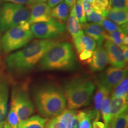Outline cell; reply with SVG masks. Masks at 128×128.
<instances>
[{
	"label": "cell",
	"mask_w": 128,
	"mask_h": 128,
	"mask_svg": "<svg viewBox=\"0 0 128 128\" xmlns=\"http://www.w3.org/2000/svg\"><path fill=\"white\" fill-rule=\"evenodd\" d=\"M103 18L104 17L102 14L94 10L93 9L92 10V12H90V14L86 16L87 21L92 23L100 24Z\"/></svg>",
	"instance_id": "33"
},
{
	"label": "cell",
	"mask_w": 128,
	"mask_h": 128,
	"mask_svg": "<svg viewBox=\"0 0 128 128\" xmlns=\"http://www.w3.org/2000/svg\"><path fill=\"white\" fill-rule=\"evenodd\" d=\"M1 33H0V52H1Z\"/></svg>",
	"instance_id": "45"
},
{
	"label": "cell",
	"mask_w": 128,
	"mask_h": 128,
	"mask_svg": "<svg viewBox=\"0 0 128 128\" xmlns=\"http://www.w3.org/2000/svg\"><path fill=\"white\" fill-rule=\"evenodd\" d=\"M47 120L38 115H34L19 123L17 128H44Z\"/></svg>",
	"instance_id": "23"
},
{
	"label": "cell",
	"mask_w": 128,
	"mask_h": 128,
	"mask_svg": "<svg viewBox=\"0 0 128 128\" xmlns=\"http://www.w3.org/2000/svg\"><path fill=\"white\" fill-rule=\"evenodd\" d=\"M108 64V55L105 48L102 46H97L94 51L90 66L94 72L103 71Z\"/></svg>",
	"instance_id": "14"
},
{
	"label": "cell",
	"mask_w": 128,
	"mask_h": 128,
	"mask_svg": "<svg viewBox=\"0 0 128 128\" xmlns=\"http://www.w3.org/2000/svg\"><path fill=\"white\" fill-rule=\"evenodd\" d=\"M39 66L44 71L75 69L76 60L72 45L68 42H58L41 59Z\"/></svg>",
	"instance_id": "3"
},
{
	"label": "cell",
	"mask_w": 128,
	"mask_h": 128,
	"mask_svg": "<svg viewBox=\"0 0 128 128\" xmlns=\"http://www.w3.org/2000/svg\"><path fill=\"white\" fill-rule=\"evenodd\" d=\"M100 112L105 125L109 128L111 122V107H110V97L109 96H106L101 105Z\"/></svg>",
	"instance_id": "25"
},
{
	"label": "cell",
	"mask_w": 128,
	"mask_h": 128,
	"mask_svg": "<svg viewBox=\"0 0 128 128\" xmlns=\"http://www.w3.org/2000/svg\"><path fill=\"white\" fill-rule=\"evenodd\" d=\"M76 116L80 120L79 128H92L93 122L99 119L94 110L79 111L76 112Z\"/></svg>",
	"instance_id": "18"
},
{
	"label": "cell",
	"mask_w": 128,
	"mask_h": 128,
	"mask_svg": "<svg viewBox=\"0 0 128 128\" xmlns=\"http://www.w3.org/2000/svg\"><path fill=\"white\" fill-rule=\"evenodd\" d=\"M2 128H12L9 125V124H8L7 122H6L4 124V126H3Z\"/></svg>",
	"instance_id": "43"
},
{
	"label": "cell",
	"mask_w": 128,
	"mask_h": 128,
	"mask_svg": "<svg viewBox=\"0 0 128 128\" xmlns=\"http://www.w3.org/2000/svg\"><path fill=\"white\" fill-rule=\"evenodd\" d=\"M110 92L108 89L100 84H97V89L94 97V111L99 119L100 115V108L102 102L106 96H109Z\"/></svg>",
	"instance_id": "21"
},
{
	"label": "cell",
	"mask_w": 128,
	"mask_h": 128,
	"mask_svg": "<svg viewBox=\"0 0 128 128\" xmlns=\"http://www.w3.org/2000/svg\"><path fill=\"white\" fill-rule=\"evenodd\" d=\"M80 127V120L78 119V116H76H76H74L70 128H79Z\"/></svg>",
	"instance_id": "38"
},
{
	"label": "cell",
	"mask_w": 128,
	"mask_h": 128,
	"mask_svg": "<svg viewBox=\"0 0 128 128\" xmlns=\"http://www.w3.org/2000/svg\"><path fill=\"white\" fill-rule=\"evenodd\" d=\"M33 100L40 114L46 118L59 115L66 104L61 89L50 83L36 87L33 92Z\"/></svg>",
	"instance_id": "2"
},
{
	"label": "cell",
	"mask_w": 128,
	"mask_h": 128,
	"mask_svg": "<svg viewBox=\"0 0 128 128\" xmlns=\"http://www.w3.org/2000/svg\"><path fill=\"white\" fill-rule=\"evenodd\" d=\"M122 50L123 55L124 58V60H125L126 62H128V46H124V47L121 48Z\"/></svg>",
	"instance_id": "41"
},
{
	"label": "cell",
	"mask_w": 128,
	"mask_h": 128,
	"mask_svg": "<svg viewBox=\"0 0 128 128\" xmlns=\"http://www.w3.org/2000/svg\"><path fill=\"white\" fill-rule=\"evenodd\" d=\"M93 52L91 51L84 50L79 53V60L81 61H87L90 64L91 61Z\"/></svg>",
	"instance_id": "34"
},
{
	"label": "cell",
	"mask_w": 128,
	"mask_h": 128,
	"mask_svg": "<svg viewBox=\"0 0 128 128\" xmlns=\"http://www.w3.org/2000/svg\"><path fill=\"white\" fill-rule=\"evenodd\" d=\"M28 8L23 5L7 2L2 5L0 10V30L6 32L30 19Z\"/></svg>",
	"instance_id": "6"
},
{
	"label": "cell",
	"mask_w": 128,
	"mask_h": 128,
	"mask_svg": "<svg viewBox=\"0 0 128 128\" xmlns=\"http://www.w3.org/2000/svg\"><path fill=\"white\" fill-rule=\"evenodd\" d=\"M126 37H128V24L123 26L122 29L110 33H107L105 40H109L121 49L126 46L124 44V40Z\"/></svg>",
	"instance_id": "20"
},
{
	"label": "cell",
	"mask_w": 128,
	"mask_h": 128,
	"mask_svg": "<svg viewBox=\"0 0 128 128\" xmlns=\"http://www.w3.org/2000/svg\"><path fill=\"white\" fill-rule=\"evenodd\" d=\"M86 1H88V2H90V3H92V1H93V0H86Z\"/></svg>",
	"instance_id": "46"
},
{
	"label": "cell",
	"mask_w": 128,
	"mask_h": 128,
	"mask_svg": "<svg viewBox=\"0 0 128 128\" xmlns=\"http://www.w3.org/2000/svg\"><path fill=\"white\" fill-rule=\"evenodd\" d=\"M8 100V85L7 80L0 75V128L6 123Z\"/></svg>",
	"instance_id": "13"
},
{
	"label": "cell",
	"mask_w": 128,
	"mask_h": 128,
	"mask_svg": "<svg viewBox=\"0 0 128 128\" xmlns=\"http://www.w3.org/2000/svg\"><path fill=\"white\" fill-rule=\"evenodd\" d=\"M81 25L84 33L92 38L96 41L97 46H102L107 32L100 24L85 23Z\"/></svg>",
	"instance_id": "12"
},
{
	"label": "cell",
	"mask_w": 128,
	"mask_h": 128,
	"mask_svg": "<svg viewBox=\"0 0 128 128\" xmlns=\"http://www.w3.org/2000/svg\"><path fill=\"white\" fill-rule=\"evenodd\" d=\"M92 128H109L107 127L104 124L98 120H96L94 121L93 123H92Z\"/></svg>",
	"instance_id": "39"
},
{
	"label": "cell",
	"mask_w": 128,
	"mask_h": 128,
	"mask_svg": "<svg viewBox=\"0 0 128 128\" xmlns=\"http://www.w3.org/2000/svg\"><path fill=\"white\" fill-rule=\"evenodd\" d=\"M112 92V97H128V76L124 78L119 84L114 88Z\"/></svg>",
	"instance_id": "26"
},
{
	"label": "cell",
	"mask_w": 128,
	"mask_h": 128,
	"mask_svg": "<svg viewBox=\"0 0 128 128\" xmlns=\"http://www.w3.org/2000/svg\"><path fill=\"white\" fill-rule=\"evenodd\" d=\"M127 75V69L110 66L100 75L98 83L111 92L117 85L128 76Z\"/></svg>",
	"instance_id": "9"
},
{
	"label": "cell",
	"mask_w": 128,
	"mask_h": 128,
	"mask_svg": "<svg viewBox=\"0 0 128 128\" xmlns=\"http://www.w3.org/2000/svg\"><path fill=\"white\" fill-rule=\"evenodd\" d=\"M96 86L87 77H76L67 82L64 87V94L68 109H76L90 103Z\"/></svg>",
	"instance_id": "4"
},
{
	"label": "cell",
	"mask_w": 128,
	"mask_h": 128,
	"mask_svg": "<svg viewBox=\"0 0 128 128\" xmlns=\"http://www.w3.org/2000/svg\"><path fill=\"white\" fill-rule=\"evenodd\" d=\"M70 7L65 2H62L51 9V16L52 18L64 23L68 18Z\"/></svg>",
	"instance_id": "22"
},
{
	"label": "cell",
	"mask_w": 128,
	"mask_h": 128,
	"mask_svg": "<svg viewBox=\"0 0 128 128\" xmlns=\"http://www.w3.org/2000/svg\"><path fill=\"white\" fill-rule=\"evenodd\" d=\"M104 48L108 55V62L112 66L119 68H125L126 63L122 50L119 46L109 40H106Z\"/></svg>",
	"instance_id": "11"
},
{
	"label": "cell",
	"mask_w": 128,
	"mask_h": 128,
	"mask_svg": "<svg viewBox=\"0 0 128 128\" xmlns=\"http://www.w3.org/2000/svg\"><path fill=\"white\" fill-rule=\"evenodd\" d=\"M58 42L54 39H38L28 43L23 48L10 54L6 59L11 72L23 74L31 71L51 48Z\"/></svg>",
	"instance_id": "1"
},
{
	"label": "cell",
	"mask_w": 128,
	"mask_h": 128,
	"mask_svg": "<svg viewBox=\"0 0 128 128\" xmlns=\"http://www.w3.org/2000/svg\"><path fill=\"white\" fill-rule=\"evenodd\" d=\"M100 24L103 27L106 32H108V33H110L112 32H114L118 30H120L122 29L123 26H120L116 24L114 22H112L108 18H106L104 17L102 20Z\"/></svg>",
	"instance_id": "30"
},
{
	"label": "cell",
	"mask_w": 128,
	"mask_h": 128,
	"mask_svg": "<svg viewBox=\"0 0 128 128\" xmlns=\"http://www.w3.org/2000/svg\"><path fill=\"white\" fill-rule=\"evenodd\" d=\"M76 112L71 109H65L58 115L56 119L60 123L61 128H70L72 122L76 116Z\"/></svg>",
	"instance_id": "24"
},
{
	"label": "cell",
	"mask_w": 128,
	"mask_h": 128,
	"mask_svg": "<svg viewBox=\"0 0 128 128\" xmlns=\"http://www.w3.org/2000/svg\"><path fill=\"white\" fill-rule=\"evenodd\" d=\"M109 126L110 128H128V114L127 112L122 113L112 120Z\"/></svg>",
	"instance_id": "27"
},
{
	"label": "cell",
	"mask_w": 128,
	"mask_h": 128,
	"mask_svg": "<svg viewBox=\"0 0 128 128\" xmlns=\"http://www.w3.org/2000/svg\"><path fill=\"white\" fill-rule=\"evenodd\" d=\"M7 123L12 128H17L20 123L18 117L14 108L10 107L7 117Z\"/></svg>",
	"instance_id": "31"
},
{
	"label": "cell",
	"mask_w": 128,
	"mask_h": 128,
	"mask_svg": "<svg viewBox=\"0 0 128 128\" xmlns=\"http://www.w3.org/2000/svg\"><path fill=\"white\" fill-rule=\"evenodd\" d=\"M11 107L17 113L20 122L28 119L34 113V104L26 88H17L13 90Z\"/></svg>",
	"instance_id": "7"
},
{
	"label": "cell",
	"mask_w": 128,
	"mask_h": 128,
	"mask_svg": "<svg viewBox=\"0 0 128 128\" xmlns=\"http://www.w3.org/2000/svg\"><path fill=\"white\" fill-rule=\"evenodd\" d=\"M2 1V0H0V2H1Z\"/></svg>",
	"instance_id": "47"
},
{
	"label": "cell",
	"mask_w": 128,
	"mask_h": 128,
	"mask_svg": "<svg viewBox=\"0 0 128 128\" xmlns=\"http://www.w3.org/2000/svg\"><path fill=\"white\" fill-rule=\"evenodd\" d=\"M81 2H82V5L83 8H84L85 14H86V15H88L92 10V4L86 0H81Z\"/></svg>",
	"instance_id": "37"
},
{
	"label": "cell",
	"mask_w": 128,
	"mask_h": 128,
	"mask_svg": "<svg viewBox=\"0 0 128 128\" xmlns=\"http://www.w3.org/2000/svg\"><path fill=\"white\" fill-rule=\"evenodd\" d=\"M73 40L76 52L78 54L84 50L94 52L97 48L96 41L87 34H83Z\"/></svg>",
	"instance_id": "17"
},
{
	"label": "cell",
	"mask_w": 128,
	"mask_h": 128,
	"mask_svg": "<svg viewBox=\"0 0 128 128\" xmlns=\"http://www.w3.org/2000/svg\"><path fill=\"white\" fill-rule=\"evenodd\" d=\"M28 8H30V24L46 22L53 18L51 16V8L45 2L36 3L28 6Z\"/></svg>",
	"instance_id": "10"
},
{
	"label": "cell",
	"mask_w": 128,
	"mask_h": 128,
	"mask_svg": "<svg viewBox=\"0 0 128 128\" xmlns=\"http://www.w3.org/2000/svg\"><path fill=\"white\" fill-rule=\"evenodd\" d=\"M28 22H23L20 24L6 31L1 39V46L6 52H10L20 49L28 44L33 38Z\"/></svg>",
	"instance_id": "5"
},
{
	"label": "cell",
	"mask_w": 128,
	"mask_h": 128,
	"mask_svg": "<svg viewBox=\"0 0 128 128\" xmlns=\"http://www.w3.org/2000/svg\"><path fill=\"white\" fill-rule=\"evenodd\" d=\"M110 0H93L91 3L92 8L101 14L110 8Z\"/></svg>",
	"instance_id": "29"
},
{
	"label": "cell",
	"mask_w": 128,
	"mask_h": 128,
	"mask_svg": "<svg viewBox=\"0 0 128 128\" xmlns=\"http://www.w3.org/2000/svg\"><path fill=\"white\" fill-rule=\"evenodd\" d=\"M68 28L73 39L84 34L81 24L76 18L73 7L71 8L70 17L68 18Z\"/></svg>",
	"instance_id": "19"
},
{
	"label": "cell",
	"mask_w": 128,
	"mask_h": 128,
	"mask_svg": "<svg viewBox=\"0 0 128 128\" xmlns=\"http://www.w3.org/2000/svg\"><path fill=\"white\" fill-rule=\"evenodd\" d=\"M128 106V97H111L110 98L111 121L122 113L127 112Z\"/></svg>",
	"instance_id": "16"
},
{
	"label": "cell",
	"mask_w": 128,
	"mask_h": 128,
	"mask_svg": "<svg viewBox=\"0 0 128 128\" xmlns=\"http://www.w3.org/2000/svg\"><path fill=\"white\" fill-rule=\"evenodd\" d=\"M62 1H63V0H48L47 4L50 8H53L61 3Z\"/></svg>",
	"instance_id": "40"
},
{
	"label": "cell",
	"mask_w": 128,
	"mask_h": 128,
	"mask_svg": "<svg viewBox=\"0 0 128 128\" xmlns=\"http://www.w3.org/2000/svg\"><path fill=\"white\" fill-rule=\"evenodd\" d=\"M128 0H110V8L128 10Z\"/></svg>",
	"instance_id": "32"
},
{
	"label": "cell",
	"mask_w": 128,
	"mask_h": 128,
	"mask_svg": "<svg viewBox=\"0 0 128 128\" xmlns=\"http://www.w3.org/2000/svg\"><path fill=\"white\" fill-rule=\"evenodd\" d=\"M73 7L74 9L76 18L79 21L80 24L87 23L86 15L85 14L81 0H76V3L73 6Z\"/></svg>",
	"instance_id": "28"
},
{
	"label": "cell",
	"mask_w": 128,
	"mask_h": 128,
	"mask_svg": "<svg viewBox=\"0 0 128 128\" xmlns=\"http://www.w3.org/2000/svg\"><path fill=\"white\" fill-rule=\"evenodd\" d=\"M76 0H65V2L66 4L68 5L70 7H72L75 4V3H76Z\"/></svg>",
	"instance_id": "42"
},
{
	"label": "cell",
	"mask_w": 128,
	"mask_h": 128,
	"mask_svg": "<svg viewBox=\"0 0 128 128\" xmlns=\"http://www.w3.org/2000/svg\"><path fill=\"white\" fill-rule=\"evenodd\" d=\"M48 0H38V2H45Z\"/></svg>",
	"instance_id": "44"
},
{
	"label": "cell",
	"mask_w": 128,
	"mask_h": 128,
	"mask_svg": "<svg viewBox=\"0 0 128 128\" xmlns=\"http://www.w3.org/2000/svg\"><path fill=\"white\" fill-rule=\"evenodd\" d=\"M46 126L47 128H61L56 118H54L50 120L48 122Z\"/></svg>",
	"instance_id": "36"
},
{
	"label": "cell",
	"mask_w": 128,
	"mask_h": 128,
	"mask_svg": "<svg viewBox=\"0 0 128 128\" xmlns=\"http://www.w3.org/2000/svg\"><path fill=\"white\" fill-rule=\"evenodd\" d=\"M4 1L12 4L23 5V6L26 5L28 6H30L38 2V0H4Z\"/></svg>",
	"instance_id": "35"
},
{
	"label": "cell",
	"mask_w": 128,
	"mask_h": 128,
	"mask_svg": "<svg viewBox=\"0 0 128 128\" xmlns=\"http://www.w3.org/2000/svg\"><path fill=\"white\" fill-rule=\"evenodd\" d=\"M102 15L104 17L114 22L119 26H124L128 24V10H112L110 8L105 12H102Z\"/></svg>",
	"instance_id": "15"
},
{
	"label": "cell",
	"mask_w": 128,
	"mask_h": 128,
	"mask_svg": "<svg viewBox=\"0 0 128 128\" xmlns=\"http://www.w3.org/2000/svg\"><path fill=\"white\" fill-rule=\"evenodd\" d=\"M33 37L39 39H53L66 31L64 23L52 18L46 22L32 24L30 26Z\"/></svg>",
	"instance_id": "8"
}]
</instances>
